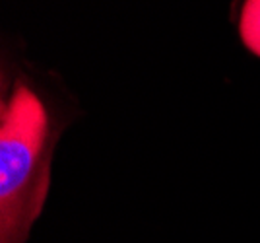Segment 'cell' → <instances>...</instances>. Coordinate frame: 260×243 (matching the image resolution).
<instances>
[{
    "label": "cell",
    "mask_w": 260,
    "mask_h": 243,
    "mask_svg": "<svg viewBox=\"0 0 260 243\" xmlns=\"http://www.w3.org/2000/svg\"><path fill=\"white\" fill-rule=\"evenodd\" d=\"M74 111L31 74L2 70L0 243H27L51 189V164Z\"/></svg>",
    "instance_id": "cell-1"
},
{
    "label": "cell",
    "mask_w": 260,
    "mask_h": 243,
    "mask_svg": "<svg viewBox=\"0 0 260 243\" xmlns=\"http://www.w3.org/2000/svg\"><path fill=\"white\" fill-rule=\"evenodd\" d=\"M239 39L250 55L260 58V0H245L237 23Z\"/></svg>",
    "instance_id": "cell-2"
}]
</instances>
